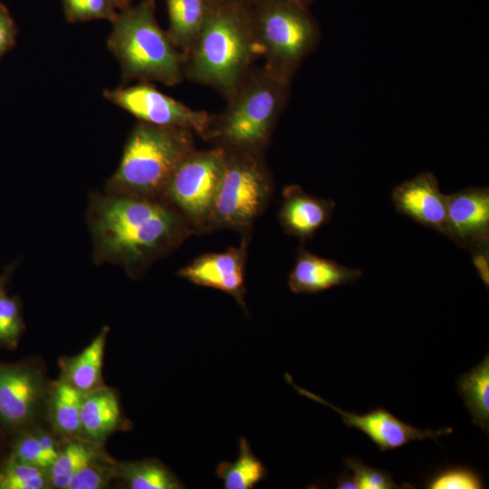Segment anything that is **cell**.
I'll list each match as a JSON object with an SVG mask.
<instances>
[{"label":"cell","mask_w":489,"mask_h":489,"mask_svg":"<svg viewBox=\"0 0 489 489\" xmlns=\"http://www.w3.org/2000/svg\"><path fill=\"white\" fill-rule=\"evenodd\" d=\"M244 244L225 253L202 255L181 269L178 275L195 284L225 292L245 309Z\"/></svg>","instance_id":"obj_14"},{"label":"cell","mask_w":489,"mask_h":489,"mask_svg":"<svg viewBox=\"0 0 489 489\" xmlns=\"http://www.w3.org/2000/svg\"><path fill=\"white\" fill-rule=\"evenodd\" d=\"M225 161L221 147L194 150L177 167L163 192L189 218L209 219Z\"/></svg>","instance_id":"obj_8"},{"label":"cell","mask_w":489,"mask_h":489,"mask_svg":"<svg viewBox=\"0 0 489 489\" xmlns=\"http://www.w3.org/2000/svg\"><path fill=\"white\" fill-rule=\"evenodd\" d=\"M63 14L68 23L108 20L110 23L118 12L110 0H62Z\"/></svg>","instance_id":"obj_28"},{"label":"cell","mask_w":489,"mask_h":489,"mask_svg":"<svg viewBox=\"0 0 489 489\" xmlns=\"http://www.w3.org/2000/svg\"><path fill=\"white\" fill-rule=\"evenodd\" d=\"M104 455L101 446L88 442L79 436L70 437L60 448L55 460L47 469L49 484L67 489L72 476L91 461Z\"/></svg>","instance_id":"obj_21"},{"label":"cell","mask_w":489,"mask_h":489,"mask_svg":"<svg viewBox=\"0 0 489 489\" xmlns=\"http://www.w3.org/2000/svg\"><path fill=\"white\" fill-rule=\"evenodd\" d=\"M335 206L333 200L314 197L299 186H288L283 191L280 222L289 235L305 240L331 221Z\"/></svg>","instance_id":"obj_15"},{"label":"cell","mask_w":489,"mask_h":489,"mask_svg":"<svg viewBox=\"0 0 489 489\" xmlns=\"http://www.w3.org/2000/svg\"><path fill=\"white\" fill-rule=\"evenodd\" d=\"M291 1L298 3V4L306 6V7H309L311 5V4H312L314 2V0H291Z\"/></svg>","instance_id":"obj_38"},{"label":"cell","mask_w":489,"mask_h":489,"mask_svg":"<svg viewBox=\"0 0 489 489\" xmlns=\"http://www.w3.org/2000/svg\"><path fill=\"white\" fill-rule=\"evenodd\" d=\"M50 487L47 470L24 463L11 454L0 466V489Z\"/></svg>","instance_id":"obj_25"},{"label":"cell","mask_w":489,"mask_h":489,"mask_svg":"<svg viewBox=\"0 0 489 489\" xmlns=\"http://www.w3.org/2000/svg\"><path fill=\"white\" fill-rule=\"evenodd\" d=\"M108 331L103 327L82 351L59 361L60 378L84 394L104 385L101 371Z\"/></svg>","instance_id":"obj_18"},{"label":"cell","mask_w":489,"mask_h":489,"mask_svg":"<svg viewBox=\"0 0 489 489\" xmlns=\"http://www.w3.org/2000/svg\"><path fill=\"white\" fill-rule=\"evenodd\" d=\"M337 489H359L353 476L349 472H344L337 478Z\"/></svg>","instance_id":"obj_34"},{"label":"cell","mask_w":489,"mask_h":489,"mask_svg":"<svg viewBox=\"0 0 489 489\" xmlns=\"http://www.w3.org/2000/svg\"><path fill=\"white\" fill-rule=\"evenodd\" d=\"M444 235L471 249L489 244V189L470 187L446 195Z\"/></svg>","instance_id":"obj_12"},{"label":"cell","mask_w":489,"mask_h":489,"mask_svg":"<svg viewBox=\"0 0 489 489\" xmlns=\"http://www.w3.org/2000/svg\"><path fill=\"white\" fill-rule=\"evenodd\" d=\"M24 331L17 298L0 293V348L15 349Z\"/></svg>","instance_id":"obj_27"},{"label":"cell","mask_w":489,"mask_h":489,"mask_svg":"<svg viewBox=\"0 0 489 489\" xmlns=\"http://www.w3.org/2000/svg\"><path fill=\"white\" fill-rule=\"evenodd\" d=\"M169 27L168 35L186 56L202 27L207 3L206 0H166Z\"/></svg>","instance_id":"obj_20"},{"label":"cell","mask_w":489,"mask_h":489,"mask_svg":"<svg viewBox=\"0 0 489 489\" xmlns=\"http://www.w3.org/2000/svg\"><path fill=\"white\" fill-rule=\"evenodd\" d=\"M344 464L352 473L359 489L399 488L387 471L369 466L356 457H346Z\"/></svg>","instance_id":"obj_31"},{"label":"cell","mask_w":489,"mask_h":489,"mask_svg":"<svg viewBox=\"0 0 489 489\" xmlns=\"http://www.w3.org/2000/svg\"><path fill=\"white\" fill-rule=\"evenodd\" d=\"M253 22L265 66L291 80L319 42L309 7L291 0H260L253 5Z\"/></svg>","instance_id":"obj_6"},{"label":"cell","mask_w":489,"mask_h":489,"mask_svg":"<svg viewBox=\"0 0 489 489\" xmlns=\"http://www.w3.org/2000/svg\"><path fill=\"white\" fill-rule=\"evenodd\" d=\"M291 80L268 69H251L215 117L208 138L225 150L259 153L268 141L290 91Z\"/></svg>","instance_id":"obj_4"},{"label":"cell","mask_w":489,"mask_h":489,"mask_svg":"<svg viewBox=\"0 0 489 489\" xmlns=\"http://www.w3.org/2000/svg\"><path fill=\"white\" fill-rule=\"evenodd\" d=\"M84 393L62 379L53 382L49 394V420L53 430L67 438L79 436Z\"/></svg>","instance_id":"obj_19"},{"label":"cell","mask_w":489,"mask_h":489,"mask_svg":"<svg viewBox=\"0 0 489 489\" xmlns=\"http://www.w3.org/2000/svg\"><path fill=\"white\" fill-rule=\"evenodd\" d=\"M123 423L116 392L105 385L85 393L80 413L79 437L102 446Z\"/></svg>","instance_id":"obj_17"},{"label":"cell","mask_w":489,"mask_h":489,"mask_svg":"<svg viewBox=\"0 0 489 489\" xmlns=\"http://www.w3.org/2000/svg\"><path fill=\"white\" fill-rule=\"evenodd\" d=\"M483 244L470 250L474 265L484 283L489 284V245Z\"/></svg>","instance_id":"obj_33"},{"label":"cell","mask_w":489,"mask_h":489,"mask_svg":"<svg viewBox=\"0 0 489 489\" xmlns=\"http://www.w3.org/2000/svg\"><path fill=\"white\" fill-rule=\"evenodd\" d=\"M117 478V463L105 454L78 471L67 489H101Z\"/></svg>","instance_id":"obj_26"},{"label":"cell","mask_w":489,"mask_h":489,"mask_svg":"<svg viewBox=\"0 0 489 489\" xmlns=\"http://www.w3.org/2000/svg\"><path fill=\"white\" fill-rule=\"evenodd\" d=\"M361 275L359 269L345 267L301 249L289 274L288 285L294 293H315L338 285L354 283Z\"/></svg>","instance_id":"obj_16"},{"label":"cell","mask_w":489,"mask_h":489,"mask_svg":"<svg viewBox=\"0 0 489 489\" xmlns=\"http://www.w3.org/2000/svg\"><path fill=\"white\" fill-rule=\"evenodd\" d=\"M258 54L253 5L207 3L202 27L186 54L184 74L195 82L219 91L228 99L250 72Z\"/></svg>","instance_id":"obj_2"},{"label":"cell","mask_w":489,"mask_h":489,"mask_svg":"<svg viewBox=\"0 0 489 489\" xmlns=\"http://www.w3.org/2000/svg\"><path fill=\"white\" fill-rule=\"evenodd\" d=\"M392 200L399 214L444 235L446 195L433 173L423 172L399 184L393 189Z\"/></svg>","instance_id":"obj_13"},{"label":"cell","mask_w":489,"mask_h":489,"mask_svg":"<svg viewBox=\"0 0 489 489\" xmlns=\"http://www.w3.org/2000/svg\"><path fill=\"white\" fill-rule=\"evenodd\" d=\"M154 0L118 12L107 46L119 62L122 82H158L173 86L185 77V54L157 22Z\"/></svg>","instance_id":"obj_3"},{"label":"cell","mask_w":489,"mask_h":489,"mask_svg":"<svg viewBox=\"0 0 489 489\" xmlns=\"http://www.w3.org/2000/svg\"><path fill=\"white\" fill-rule=\"evenodd\" d=\"M216 475L226 489H250L266 476V469L253 453L247 440L241 437L237 459L233 463H220Z\"/></svg>","instance_id":"obj_24"},{"label":"cell","mask_w":489,"mask_h":489,"mask_svg":"<svg viewBox=\"0 0 489 489\" xmlns=\"http://www.w3.org/2000/svg\"><path fill=\"white\" fill-rule=\"evenodd\" d=\"M134 1L135 0H110L117 11H121L129 7Z\"/></svg>","instance_id":"obj_35"},{"label":"cell","mask_w":489,"mask_h":489,"mask_svg":"<svg viewBox=\"0 0 489 489\" xmlns=\"http://www.w3.org/2000/svg\"><path fill=\"white\" fill-rule=\"evenodd\" d=\"M89 225L97 263L137 273L184 236L178 214L154 197L107 193L90 202Z\"/></svg>","instance_id":"obj_1"},{"label":"cell","mask_w":489,"mask_h":489,"mask_svg":"<svg viewBox=\"0 0 489 489\" xmlns=\"http://www.w3.org/2000/svg\"><path fill=\"white\" fill-rule=\"evenodd\" d=\"M17 28L8 9L0 3V58L15 43Z\"/></svg>","instance_id":"obj_32"},{"label":"cell","mask_w":489,"mask_h":489,"mask_svg":"<svg viewBox=\"0 0 489 489\" xmlns=\"http://www.w3.org/2000/svg\"><path fill=\"white\" fill-rule=\"evenodd\" d=\"M11 455L16 459L47 470L53 458L44 450L35 432H23L14 441Z\"/></svg>","instance_id":"obj_30"},{"label":"cell","mask_w":489,"mask_h":489,"mask_svg":"<svg viewBox=\"0 0 489 489\" xmlns=\"http://www.w3.org/2000/svg\"><path fill=\"white\" fill-rule=\"evenodd\" d=\"M207 3H214V2H242V3H247L251 5H254L260 0H206Z\"/></svg>","instance_id":"obj_36"},{"label":"cell","mask_w":489,"mask_h":489,"mask_svg":"<svg viewBox=\"0 0 489 489\" xmlns=\"http://www.w3.org/2000/svg\"><path fill=\"white\" fill-rule=\"evenodd\" d=\"M427 489H481L484 488L482 476L474 469L466 466H450L444 468L426 483Z\"/></svg>","instance_id":"obj_29"},{"label":"cell","mask_w":489,"mask_h":489,"mask_svg":"<svg viewBox=\"0 0 489 489\" xmlns=\"http://www.w3.org/2000/svg\"><path fill=\"white\" fill-rule=\"evenodd\" d=\"M190 130L139 121L107 185L108 193L154 197L163 192L179 163L193 152Z\"/></svg>","instance_id":"obj_5"},{"label":"cell","mask_w":489,"mask_h":489,"mask_svg":"<svg viewBox=\"0 0 489 489\" xmlns=\"http://www.w3.org/2000/svg\"><path fill=\"white\" fill-rule=\"evenodd\" d=\"M270 189V178L259 153L225 150L209 219L221 226L244 228L264 209Z\"/></svg>","instance_id":"obj_7"},{"label":"cell","mask_w":489,"mask_h":489,"mask_svg":"<svg viewBox=\"0 0 489 489\" xmlns=\"http://www.w3.org/2000/svg\"><path fill=\"white\" fill-rule=\"evenodd\" d=\"M6 277L4 274H0V293L5 292Z\"/></svg>","instance_id":"obj_37"},{"label":"cell","mask_w":489,"mask_h":489,"mask_svg":"<svg viewBox=\"0 0 489 489\" xmlns=\"http://www.w3.org/2000/svg\"><path fill=\"white\" fill-rule=\"evenodd\" d=\"M45 379L32 361H0V424L16 430L30 423L44 398Z\"/></svg>","instance_id":"obj_10"},{"label":"cell","mask_w":489,"mask_h":489,"mask_svg":"<svg viewBox=\"0 0 489 489\" xmlns=\"http://www.w3.org/2000/svg\"><path fill=\"white\" fill-rule=\"evenodd\" d=\"M458 392L472 415L474 424L488 432L489 356L457 379Z\"/></svg>","instance_id":"obj_22"},{"label":"cell","mask_w":489,"mask_h":489,"mask_svg":"<svg viewBox=\"0 0 489 489\" xmlns=\"http://www.w3.org/2000/svg\"><path fill=\"white\" fill-rule=\"evenodd\" d=\"M117 478L129 489L184 488L178 478L160 461L144 459L117 463Z\"/></svg>","instance_id":"obj_23"},{"label":"cell","mask_w":489,"mask_h":489,"mask_svg":"<svg viewBox=\"0 0 489 489\" xmlns=\"http://www.w3.org/2000/svg\"><path fill=\"white\" fill-rule=\"evenodd\" d=\"M103 97L139 121L181 128L208 138L215 116L196 110L168 96L148 82L103 91Z\"/></svg>","instance_id":"obj_9"},{"label":"cell","mask_w":489,"mask_h":489,"mask_svg":"<svg viewBox=\"0 0 489 489\" xmlns=\"http://www.w3.org/2000/svg\"><path fill=\"white\" fill-rule=\"evenodd\" d=\"M286 379L302 396L314 401L320 402L337 411L348 427H355L363 432L379 451L394 450L413 441L433 439L449 435L453 432L451 427L438 430H422L411 425L402 422L385 408H378L366 414L359 415L354 412H347L336 406L330 404L321 397L296 386L291 376L286 374Z\"/></svg>","instance_id":"obj_11"}]
</instances>
